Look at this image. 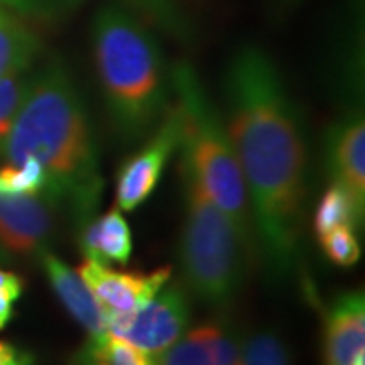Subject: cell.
<instances>
[{
  "instance_id": "obj_1",
  "label": "cell",
  "mask_w": 365,
  "mask_h": 365,
  "mask_svg": "<svg viewBox=\"0 0 365 365\" xmlns=\"http://www.w3.org/2000/svg\"><path fill=\"white\" fill-rule=\"evenodd\" d=\"M225 130L248 191L252 223L272 276L294 270L307 201V146L278 67L244 45L223 76Z\"/></svg>"
},
{
  "instance_id": "obj_2",
  "label": "cell",
  "mask_w": 365,
  "mask_h": 365,
  "mask_svg": "<svg viewBox=\"0 0 365 365\" xmlns=\"http://www.w3.org/2000/svg\"><path fill=\"white\" fill-rule=\"evenodd\" d=\"M35 158L49 175V189L78 230L96 215L104 179L90 116L59 59L35 69L33 86L2 146V160Z\"/></svg>"
},
{
  "instance_id": "obj_3",
  "label": "cell",
  "mask_w": 365,
  "mask_h": 365,
  "mask_svg": "<svg viewBox=\"0 0 365 365\" xmlns=\"http://www.w3.org/2000/svg\"><path fill=\"white\" fill-rule=\"evenodd\" d=\"M91 51L114 128L124 140L143 138L170 102V71L157 35L126 4L108 2L93 16Z\"/></svg>"
},
{
  "instance_id": "obj_4",
  "label": "cell",
  "mask_w": 365,
  "mask_h": 365,
  "mask_svg": "<svg viewBox=\"0 0 365 365\" xmlns=\"http://www.w3.org/2000/svg\"><path fill=\"white\" fill-rule=\"evenodd\" d=\"M170 90L177 96L175 106L181 120V167L195 177L203 193L252 244L254 223L244 175L222 116L191 63L179 61L173 66Z\"/></svg>"
},
{
  "instance_id": "obj_5",
  "label": "cell",
  "mask_w": 365,
  "mask_h": 365,
  "mask_svg": "<svg viewBox=\"0 0 365 365\" xmlns=\"http://www.w3.org/2000/svg\"><path fill=\"white\" fill-rule=\"evenodd\" d=\"M185 182L179 264L187 292L209 307L225 309L248 278L252 244L209 199L195 177L181 167Z\"/></svg>"
},
{
  "instance_id": "obj_6",
  "label": "cell",
  "mask_w": 365,
  "mask_h": 365,
  "mask_svg": "<svg viewBox=\"0 0 365 365\" xmlns=\"http://www.w3.org/2000/svg\"><path fill=\"white\" fill-rule=\"evenodd\" d=\"M191 300L181 282L169 280L134 313L108 321V333L128 341L150 357L169 349L189 329Z\"/></svg>"
},
{
  "instance_id": "obj_7",
  "label": "cell",
  "mask_w": 365,
  "mask_h": 365,
  "mask_svg": "<svg viewBox=\"0 0 365 365\" xmlns=\"http://www.w3.org/2000/svg\"><path fill=\"white\" fill-rule=\"evenodd\" d=\"M181 120L177 106H169L160 118L155 134L138 153L126 158L116 173V203L124 211L140 207L157 189L170 157L179 150Z\"/></svg>"
},
{
  "instance_id": "obj_8",
  "label": "cell",
  "mask_w": 365,
  "mask_h": 365,
  "mask_svg": "<svg viewBox=\"0 0 365 365\" xmlns=\"http://www.w3.org/2000/svg\"><path fill=\"white\" fill-rule=\"evenodd\" d=\"M78 272L100 304L106 321H110L114 317L134 313L146 304L169 282L173 268L163 266L153 272H120L100 262L83 260Z\"/></svg>"
},
{
  "instance_id": "obj_9",
  "label": "cell",
  "mask_w": 365,
  "mask_h": 365,
  "mask_svg": "<svg viewBox=\"0 0 365 365\" xmlns=\"http://www.w3.org/2000/svg\"><path fill=\"white\" fill-rule=\"evenodd\" d=\"M63 209L51 193L0 195V244L11 254H33L45 250L57 230Z\"/></svg>"
},
{
  "instance_id": "obj_10",
  "label": "cell",
  "mask_w": 365,
  "mask_h": 365,
  "mask_svg": "<svg viewBox=\"0 0 365 365\" xmlns=\"http://www.w3.org/2000/svg\"><path fill=\"white\" fill-rule=\"evenodd\" d=\"M242 335L227 321L215 319L185 331L169 349L153 355L155 365H240Z\"/></svg>"
},
{
  "instance_id": "obj_11",
  "label": "cell",
  "mask_w": 365,
  "mask_h": 365,
  "mask_svg": "<svg viewBox=\"0 0 365 365\" xmlns=\"http://www.w3.org/2000/svg\"><path fill=\"white\" fill-rule=\"evenodd\" d=\"M365 359V299L361 290L343 292L325 317V364L355 365Z\"/></svg>"
},
{
  "instance_id": "obj_12",
  "label": "cell",
  "mask_w": 365,
  "mask_h": 365,
  "mask_svg": "<svg viewBox=\"0 0 365 365\" xmlns=\"http://www.w3.org/2000/svg\"><path fill=\"white\" fill-rule=\"evenodd\" d=\"M327 167L333 182L343 185L365 207V122L349 116L329 132Z\"/></svg>"
},
{
  "instance_id": "obj_13",
  "label": "cell",
  "mask_w": 365,
  "mask_h": 365,
  "mask_svg": "<svg viewBox=\"0 0 365 365\" xmlns=\"http://www.w3.org/2000/svg\"><path fill=\"white\" fill-rule=\"evenodd\" d=\"M41 266L47 274V280L51 284L55 297L66 307L67 313L90 335L106 333L108 331L106 314L102 313L100 304L96 302L79 272H76L71 266H67L61 258H57L47 250H41Z\"/></svg>"
},
{
  "instance_id": "obj_14",
  "label": "cell",
  "mask_w": 365,
  "mask_h": 365,
  "mask_svg": "<svg viewBox=\"0 0 365 365\" xmlns=\"http://www.w3.org/2000/svg\"><path fill=\"white\" fill-rule=\"evenodd\" d=\"M79 248L86 260L126 266L132 256L130 225L118 209H110L79 227Z\"/></svg>"
},
{
  "instance_id": "obj_15",
  "label": "cell",
  "mask_w": 365,
  "mask_h": 365,
  "mask_svg": "<svg viewBox=\"0 0 365 365\" xmlns=\"http://www.w3.org/2000/svg\"><path fill=\"white\" fill-rule=\"evenodd\" d=\"M41 49L39 37L0 6V78L31 69Z\"/></svg>"
},
{
  "instance_id": "obj_16",
  "label": "cell",
  "mask_w": 365,
  "mask_h": 365,
  "mask_svg": "<svg viewBox=\"0 0 365 365\" xmlns=\"http://www.w3.org/2000/svg\"><path fill=\"white\" fill-rule=\"evenodd\" d=\"M67 365H155L148 353L112 333L90 335Z\"/></svg>"
},
{
  "instance_id": "obj_17",
  "label": "cell",
  "mask_w": 365,
  "mask_h": 365,
  "mask_svg": "<svg viewBox=\"0 0 365 365\" xmlns=\"http://www.w3.org/2000/svg\"><path fill=\"white\" fill-rule=\"evenodd\" d=\"M122 4L173 39L185 43L193 37L189 0H122Z\"/></svg>"
},
{
  "instance_id": "obj_18",
  "label": "cell",
  "mask_w": 365,
  "mask_h": 365,
  "mask_svg": "<svg viewBox=\"0 0 365 365\" xmlns=\"http://www.w3.org/2000/svg\"><path fill=\"white\" fill-rule=\"evenodd\" d=\"M364 222V205L339 182H331V187L321 195L313 215L314 235L327 234L335 227H355Z\"/></svg>"
},
{
  "instance_id": "obj_19",
  "label": "cell",
  "mask_w": 365,
  "mask_h": 365,
  "mask_svg": "<svg viewBox=\"0 0 365 365\" xmlns=\"http://www.w3.org/2000/svg\"><path fill=\"white\" fill-rule=\"evenodd\" d=\"M49 189V175L35 158L0 165V195H41Z\"/></svg>"
},
{
  "instance_id": "obj_20",
  "label": "cell",
  "mask_w": 365,
  "mask_h": 365,
  "mask_svg": "<svg viewBox=\"0 0 365 365\" xmlns=\"http://www.w3.org/2000/svg\"><path fill=\"white\" fill-rule=\"evenodd\" d=\"M240 365H292L290 349L274 329H256L242 337Z\"/></svg>"
},
{
  "instance_id": "obj_21",
  "label": "cell",
  "mask_w": 365,
  "mask_h": 365,
  "mask_svg": "<svg viewBox=\"0 0 365 365\" xmlns=\"http://www.w3.org/2000/svg\"><path fill=\"white\" fill-rule=\"evenodd\" d=\"M35 69H25L0 78V160H2V146L11 132L16 112L25 102L26 93L33 86Z\"/></svg>"
},
{
  "instance_id": "obj_22",
  "label": "cell",
  "mask_w": 365,
  "mask_h": 365,
  "mask_svg": "<svg viewBox=\"0 0 365 365\" xmlns=\"http://www.w3.org/2000/svg\"><path fill=\"white\" fill-rule=\"evenodd\" d=\"M83 0H0V6L13 11L23 19L53 25L76 13Z\"/></svg>"
},
{
  "instance_id": "obj_23",
  "label": "cell",
  "mask_w": 365,
  "mask_h": 365,
  "mask_svg": "<svg viewBox=\"0 0 365 365\" xmlns=\"http://www.w3.org/2000/svg\"><path fill=\"white\" fill-rule=\"evenodd\" d=\"M317 240L323 248L327 260L333 262L335 266L349 268L361 258V246L357 242L353 227H335V230H329L327 234L319 235Z\"/></svg>"
},
{
  "instance_id": "obj_24",
  "label": "cell",
  "mask_w": 365,
  "mask_h": 365,
  "mask_svg": "<svg viewBox=\"0 0 365 365\" xmlns=\"http://www.w3.org/2000/svg\"><path fill=\"white\" fill-rule=\"evenodd\" d=\"M25 280L19 274L0 268V331L11 323L14 317V304L23 297Z\"/></svg>"
},
{
  "instance_id": "obj_25",
  "label": "cell",
  "mask_w": 365,
  "mask_h": 365,
  "mask_svg": "<svg viewBox=\"0 0 365 365\" xmlns=\"http://www.w3.org/2000/svg\"><path fill=\"white\" fill-rule=\"evenodd\" d=\"M35 357L9 341H0V365H33Z\"/></svg>"
},
{
  "instance_id": "obj_26",
  "label": "cell",
  "mask_w": 365,
  "mask_h": 365,
  "mask_svg": "<svg viewBox=\"0 0 365 365\" xmlns=\"http://www.w3.org/2000/svg\"><path fill=\"white\" fill-rule=\"evenodd\" d=\"M355 365H365V359H359V361H357Z\"/></svg>"
}]
</instances>
